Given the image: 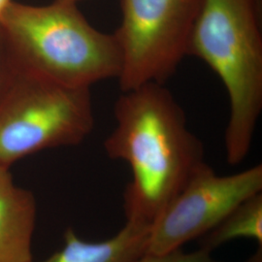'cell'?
<instances>
[{"label": "cell", "mask_w": 262, "mask_h": 262, "mask_svg": "<svg viewBox=\"0 0 262 262\" xmlns=\"http://www.w3.org/2000/svg\"><path fill=\"white\" fill-rule=\"evenodd\" d=\"M0 28L16 64L28 73L88 89L120 74L114 35L94 28L73 1L55 0L45 6L11 1Z\"/></svg>", "instance_id": "cell-3"}, {"label": "cell", "mask_w": 262, "mask_h": 262, "mask_svg": "<svg viewBox=\"0 0 262 262\" xmlns=\"http://www.w3.org/2000/svg\"><path fill=\"white\" fill-rule=\"evenodd\" d=\"M261 191V164L226 176L203 164L151 225L147 253L163 254L182 249Z\"/></svg>", "instance_id": "cell-6"}, {"label": "cell", "mask_w": 262, "mask_h": 262, "mask_svg": "<svg viewBox=\"0 0 262 262\" xmlns=\"http://www.w3.org/2000/svg\"><path fill=\"white\" fill-rule=\"evenodd\" d=\"M14 185L12 175L9 169L5 168L0 165V195L4 193L10 187Z\"/></svg>", "instance_id": "cell-12"}, {"label": "cell", "mask_w": 262, "mask_h": 262, "mask_svg": "<svg viewBox=\"0 0 262 262\" xmlns=\"http://www.w3.org/2000/svg\"><path fill=\"white\" fill-rule=\"evenodd\" d=\"M150 228L149 224L126 221L117 234L100 242L84 241L69 228L64 247L40 262H137L147 253Z\"/></svg>", "instance_id": "cell-7"}, {"label": "cell", "mask_w": 262, "mask_h": 262, "mask_svg": "<svg viewBox=\"0 0 262 262\" xmlns=\"http://www.w3.org/2000/svg\"><path fill=\"white\" fill-rule=\"evenodd\" d=\"M36 201L15 184L0 195V262H33Z\"/></svg>", "instance_id": "cell-8"}, {"label": "cell", "mask_w": 262, "mask_h": 262, "mask_svg": "<svg viewBox=\"0 0 262 262\" xmlns=\"http://www.w3.org/2000/svg\"><path fill=\"white\" fill-rule=\"evenodd\" d=\"M198 0H121L113 33L121 56V92L164 84L187 56Z\"/></svg>", "instance_id": "cell-5"}, {"label": "cell", "mask_w": 262, "mask_h": 262, "mask_svg": "<svg viewBox=\"0 0 262 262\" xmlns=\"http://www.w3.org/2000/svg\"><path fill=\"white\" fill-rule=\"evenodd\" d=\"M90 89L19 71L0 99V165L81 144L94 128Z\"/></svg>", "instance_id": "cell-4"}, {"label": "cell", "mask_w": 262, "mask_h": 262, "mask_svg": "<svg viewBox=\"0 0 262 262\" xmlns=\"http://www.w3.org/2000/svg\"><path fill=\"white\" fill-rule=\"evenodd\" d=\"M68 1H73V2L77 3V1H79V0H68Z\"/></svg>", "instance_id": "cell-15"}, {"label": "cell", "mask_w": 262, "mask_h": 262, "mask_svg": "<svg viewBox=\"0 0 262 262\" xmlns=\"http://www.w3.org/2000/svg\"><path fill=\"white\" fill-rule=\"evenodd\" d=\"M212 253L204 248L190 253L180 249L163 254L146 253L137 262H221L215 259Z\"/></svg>", "instance_id": "cell-10"}, {"label": "cell", "mask_w": 262, "mask_h": 262, "mask_svg": "<svg viewBox=\"0 0 262 262\" xmlns=\"http://www.w3.org/2000/svg\"><path fill=\"white\" fill-rule=\"evenodd\" d=\"M253 239L262 246V193L246 199L212 230L202 236L200 248L213 252L235 239Z\"/></svg>", "instance_id": "cell-9"}, {"label": "cell", "mask_w": 262, "mask_h": 262, "mask_svg": "<svg viewBox=\"0 0 262 262\" xmlns=\"http://www.w3.org/2000/svg\"><path fill=\"white\" fill-rule=\"evenodd\" d=\"M114 116L115 127L104 149L110 159L130 168L123 193L126 221L151 225L206 163L203 144L164 84L122 92Z\"/></svg>", "instance_id": "cell-1"}, {"label": "cell", "mask_w": 262, "mask_h": 262, "mask_svg": "<svg viewBox=\"0 0 262 262\" xmlns=\"http://www.w3.org/2000/svg\"><path fill=\"white\" fill-rule=\"evenodd\" d=\"M10 3H11V0H0V19L4 14L5 10L7 9V7L9 6Z\"/></svg>", "instance_id": "cell-14"}, {"label": "cell", "mask_w": 262, "mask_h": 262, "mask_svg": "<svg viewBox=\"0 0 262 262\" xmlns=\"http://www.w3.org/2000/svg\"><path fill=\"white\" fill-rule=\"evenodd\" d=\"M245 262H262V246H259L257 251Z\"/></svg>", "instance_id": "cell-13"}, {"label": "cell", "mask_w": 262, "mask_h": 262, "mask_svg": "<svg viewBox=\"0 0 262 262\" xmlns=\"http://www.w3.org/2000/svg\"><path fill=\"white\" fill-rule=\"evenodd\" d=\"M260 0H198L187 56L205 62L224 84L229 100L226 161L248 156L262 111Z\"/></svg>", "instance_id": "cell-2"}, {"label": "cell", "mask_w": 262, "mask_h": 262, "mask_svg": "<svg viewBox=\"0 0 262 262\" xmlns=\"http://www.w3.org/2000/svg\"><path fill=\"white\" fill-rule=\"evenodd\" d=\"M18 71L19 67L13 58L6 38L0 28V99L8 90Z\"/></svg>", "instance_id": "cell-11"}]
</instances>
